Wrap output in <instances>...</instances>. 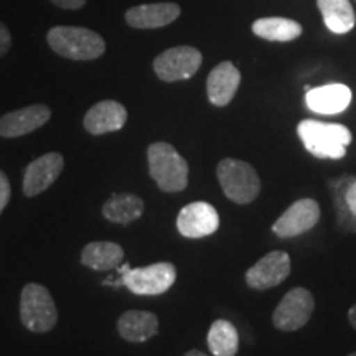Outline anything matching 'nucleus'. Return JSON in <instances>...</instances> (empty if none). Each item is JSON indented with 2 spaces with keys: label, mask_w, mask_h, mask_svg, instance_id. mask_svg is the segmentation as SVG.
<instances>
[{
  "label": "nucleus",
  "mask_w": 356,
  "mask_h": 356,
  "mask_svg": "<svg viewBox=\"0 0 356 356\" xmlns=\"http://www.w3.org/2000/svg\"><path fill=\"white\" fill-rule=\"evenodd\" d=\"M203 63L202 51L193 47L168 48L154 60V71L165 83L185 81L197 74Z\"/></svg>",
  "instance_id": "nucleus-7"
},
{
  "label": "nucleus",
  "mask_w": 356,
  "mask_h": 356,
  "mask_svg": "<svg viewBox=\"0 0 356 356\" xmlns=\"http://www.w3.org/2000/svg\"><path fill=\"white\" fill-rule=\"evenodd\" d=\"M65 168V159L60 152L44 154L29 163L24 173L25 197H38L58 180Z\"/></svg>",
  "instance_id": "nucleus-12"
},
{
  "label": "nucleus",
  "mask_w": 356,
  "mask_h": 356,
  "mask_svg": "<svg viewBox=\"0 0 356 356\" xmlns=\"http://www.w3.org/2000/svg\"><path fill=\"white\" fill-rule=\"evenodd\" d=\"M208 348L215 356H236L239 350V335L228 320H215L208 330Z\"/></svg>",
  "instance_id": "nucleus-23"
},
{
  "label": "nucleus",
  "mask_w": 356,
  "mask_h": 356,
  "mask_svg": "<svg viewBox=\"0 0 356 356\" xmlns=\"http://www.w3.org/2000/svg\"><path fill=\"white\" fill-rule=\"evenodd\" d=\"M181 8L178 3L160 2V3H144L129 8L124 15L126 24L137 30H154L163 29L170 25L180 17Z\"/></svg>",
  "instance_id": "nucleus-14"
},
{
  "label": "nucleus",
  "mask_w": 356,
  "mask_h": 356,
  "mask_svg": "<svg viewBox=\"0 0 356 356\" xmlns=\"http://www.w3.org/2000/svg\"><path fill=\"white\" fill-rule=\"evenodd\" d=\"M353 181V177H341L338 180L332 181L333 198H335L337 208V221L340 229L345 233H355L356 231V216L350 211L348 203H346V188Z\"/></svg>",
  "instance_id": "nucleus-24"
},
{
  "label": "nucleus",
  "mask_w": 356,
  "mask_h": 356,
  "mask_svg": "<svg viewBox=\"0 0 356 356\" xmlns=\"http://www.w3.org/2000/svg\"><path fill=\"white\" fill-rule=\"evenodd\" d=\"M10 197H12L10 181H8L7 173L0 170V215H2L3 210L7 208L8 202H10Z\"/></svg>",
  "instance_id": "nucleus-25"
},
{
  "label": "nucleus",
  "mask_w": 356,
  "mask_h": 356,
  "mask_svg": "<svg viewBox=\"0 0 356 356\" xmlns=\"http://www.w3.org/2000/svg\"><path fill=\"white\" fill-rule=\"evenodd\" d=\"M118 332L126 341L142 343L159 333V318L152 312L127 310L118 320Z\"/></svg>",
  "instance_id": "nucleus-18"
},
{
  "label": "nucleus",
  "mask_w": 356,
  "mask_h": 356,
  "mask_svg": "<svg viewBox=\"0 0 356 356\" xmlns=\"http://www.w3.org/2000/svg\"><path fill=\"white\" fill-rule=\"evenodd\" d=\"M317 6L330 32L343 35L353 30L356 17L350 0H317Z\"/></svg>",
  "instance_id": "nucleus-21"
},
{
  "label": "nucleus",
  "mask_w": 356,
  "mask_h": 356,
  "mask_svg": "<svg viewBox=\"0 0 356 356\" xmlns=\"http://www.w3.org/2000/svg\"><path fill=\"white\" fill-rule=\"evenodd\" d=\"M307 108L317 114H340L351 102V91L348 86L340 83L325 84L307 91Z\"/></svg>",
  "instance_id": "nucleus-17"
},
{
  "label": "nucleus",
  "mask_w": 356,
  "mask_h": 356,
  "mask_svg": "<svg viewBox=\"0 0 356 356\" xmlns=\"http://www.w3.org/2000/svg\"><path fill=\"white\" fill-rule=\"evenodd\" d=\"M348 356H356V351H355V353H351V355H348Z\"/></svg>",
  "instance_id": "nucleus-31"
},
{
  "label": "nucleus",
  "mask_w": 356,
  "mask_h": 356,
  "mask_svg": "<svg viewBox=\"0 0 356 356\" xmlns=\"http://www.w3.org/2000/svg\"><path fill=\"white\" fill-rule=\"evenodd\" d=\"M252 33L267 42H292L302 35V25L282 17H266L252 24Z\"/></svg>",
  "instance_id": "nucleus-22"
},
{
  "label": "nucleus",
  "mask_w": 356,
  "mask_h": 356,
  "mask_svg": "<svg viewBox=\"0 0 356 356\" xmlns=\"http://www.w3.org/2000/svg\"><path fill=\"white\" fill-rule=\"evenodd\" d=\"M149 173L165 193H178L188 185V162L167 142H154L147 149Z\"/></svg>",
  "instance_id": "nucleus-3"
},
{
  "label": "nucleus",
  "mask_w": 356,
  "mask_h": 356,
  "mask_svg": "<svg viewBox=\"0 0 356 356\" xmlns=\"http://www.w3.org/2000/svg\"><path fill=\"white\" fill-rule=\"evenodd\" d=\"M50 2L63 10H79L86 6L88 0H50Z\"/></svg>",
  "instance_id": "nucleus-27"
},
{
  "label": "nucleus",
  "mask_w": 356,
  "mask_h": 356,
  "mask_svg": "<svg viewBox=\"0 0 356 356\" xmlns=\"http://www.w3.org/2000/svg\"><path fill=\"white\" fill-rule=\"evenodd\" d=\"M124 261V249L118 243L95 241L89 243L81 251V264L92 270L118 269Z\"/></svg>",
  "instance_id": "nucleus-20"
},
{
  "label": "nucleus",
  "mask_w": 356,
  "mask_h": 356,
  "mask_svg": "<svg viewBox=\"0 0 356 356\" xmlns=\"http://www.w3.org/2000/svg\"><path fill=\"white\" fill-rule=\"evenodd\" d=\"M315 300L310 291L296 287L289 291L273 314L274 327L280 332H296L305 327L314 314Z\"/></svg>",
  "instance_id": "nucleus-8"
},
{
  "label": "nucleus",
  "mask_w": 356,
  "mask_h": 356,
  "mask_svg": "<svg viewBox=\"0 0 356 356\" xmlns=\"http://www.w3.org/2000/svg\"><path fill=\"white\" fill-rule=\"evenodd\" d=\"M348 320H350L351 327H353L356 330V304L351 305V309L348 310Z\"/></svg>",
  "instance_id": "nucleus-29"
},
{
  "label": "nucleus",
  "mask_w": 356,
  "mask_h": 356,
  "mask_svg": "<svg viewBox=\"0 0 356 356\" xmlns=\"http://www.w3.org/2000/svg\"><path fill=\"white\" fill-rule=\"evenodd\" d=\"M346 203H348L350 211L356 216V178H353V181L346 188Z\"/></svg>",
  "instance_id": "nucleus-28"
},
{
  "label": "nucleus",
  "mask_w": 356,
  "mask_h": 356,
  "mask_svg": "<svg viewBox=\"0 0 356 356\" xmlns=\"http://www.w3.org/2000/svg\"><path fill=\"white\" fill-rule=\"evenodd\" d=\"M51 119V109L44 104H32L12 111L0 118V137L17 139L38 131Z\"/></svg>",
  "instance_id": "nucleus-13"
},
{
  "label": "nucleus",
  "mask_w": 356,
  "mask_h": 356,
  "mask_svg": "<svg viewBox=\"0 0 356 356\" xmlns=\"http://www.w3.org/2000/svg\"><path fill=\"white\" fill-rule=\"evenodd\" d=\"M118 269L122 274V286L136 296H160L167 292L177 279V269L170 262H157L137 269L124 264Z\"/></svg>",
  "instance_id": "nucleus-6"
},
{
  "label": "nucleus",
  "mask_w": 356,
  "mask_h": 356,
  "mask_svg": "<svg viewBox=\"0 0 356 356\" xmlns=\"http://www.w3.org/2000/svg\"><path fill=\"white\" fill-rule=\"evenodd\" d=\"M291 257L286 251H270L246 273V284L256 291H267L291 275Z\"/></svg>",
  "instance_id": "nucleus-9"
},
{
  "label": "nucleus",
  "mask_w": 356,
  "mask_h": 356,
  "mask_svg": "<svg viewBox=\"0 0 356 356\" xmlns=\"http://www.w3.org/2000/svg\"><path fill=\"white\" fill-rule=\"evenodd\" d=\"M12 48V35L8 32L6 24L0 22V58L6 56Z\"/></svg>",
  "instance_id": "nucleus-26"
},
{
  "label": "nucleus",
  "mask_w": 356,
  "mask_h": 356,
  "mask_svg": "<svg viewBox=\"0 0 356 356\" xmlns=\"http://www.w3.org/2000/svg\"><path fill=\"white\" fill-rule=\"evenodd\" d=\"M218 181L222 193L231 202L248 204L254 202L261 191V180L254 167L238 159H222L216 167Z\"/></svg>",
  "instance_id": "nucleus-5"
},
{
  "label": "nucleus",
  "mask_w": 356,
  "mask_h": 356,
  "mask_svg": "<svg viewBox=\"0 0 356 356\" xmlns=\"http://www.w3.org/2000/svg\"><path fill=\"white\" fill-rule=\"evenodd\" d=\"M241 84V73L231 61H222L211 70L207 79L208 99L216 108L228 106Z\"/></svg>",
  "instance_id": "nucleus-16"
},
{
  "label": "nucleus",
  "mask_w": 356,
  "mask_h": 356,
  "mask_svg": "<svg viewBox=\"0 0 356 356\" xmlns=\"http://www.w3.org/2000/svg\"><path fill=\"white\" fill-rule=\"evenodd\" d=\"M47 42L56 55L73 61H92L106 53L104 38L86 26H53Z\"/></svg>",
  "instance_id": "nucleus-1"
},
{
  "label": "nucleus",
  "mask_w": 356,
  "mask_h": 356,
  "mask_svg": "<svg viewBox=\"0 0 356 356\" xmlns=\"http://www.w3.org/2000/svg\"><path fill=\"white\" fill-rule=\"evenodd\" d=\"M20 320L26 330L48 333L56 327L58 310L50 291L42 284L30 282L20 293Z\"/></svg>",
  "instance_id": "nucleus-4"
},
{
  "label": "nucleus",
  "mask_w": 356,
  "mask_h": 356,
  "mask_svg": "<svg viewBox=\"0 0 356 356\" xmlns=\"http://www.w3.org/2000/svg\"><path fill=\"white\" fill-rule=\"evenodd\" d=\"M144 200L134 193H114L102 207V215L115 225H131L144 215Z\"/></svg>",
  "instance_id": "nucleus-19"
},
{
  "label": "nucleus",
  "mask_w": 356,
  "mask_h": 356,
  "mask_svg": "<svg viewBox=\"0 0 356 356\" xmlns=\"http://www.w3.org/2000/svg\"><path fill=\"white\" fill-rule=\"evenodd\" d=\"M297 134L305 149L317 159H343L351 144L350 129L341 124L305 119L297 126Z\"/></svg>",
  "instance_id": "nucleus-2"
},
{
  "label": "nucleus",
  "mask_w": 356,
  "mask_h": 356,
  "mask_svg": "<svg viewBox=\"0 0 356 356\" xmlns=\"http://www.w3.org/2000/svg\"><path fill=\"white\" fill-rule=\"evenodd\" d=\"M185 356H208V355L203 353V351H200V350H190L188 353H185Z\"/></svg>",
  "instance_id": "nucleus-30"
},
{
  "label": "nucleus",
  "mask_w": 356,
  "mask_h": 356,
  "mask_svg": "<svg viewBox=\"0 0 356 356\" xmlns=\"http://www.w3.org/2000/svg\"><path fill=\"white\" fill-rule=\"evenodd\" d=\"M177 228L178 233L188 239L207 238L220 228V216L210 203L193 202L178 213Z\"/></svg>",
  "instance_id": "nucleus-10"
},
{
  "label": "nucleus",
  "mask_w": 356,
  "mask_h": 356,
  "mask_svg": "<svg viewBox=\"0 0 356 356\" xmlns=\"http://www.w3.org/2000/svg\"><path fill=\"white\" fill-rule=\"evenodd\" d=\"M318 220V203L312 198H302L282 213V216L273 225V231L279 238H296L310 231Z\"/></svg>",
  "instance_id": "nucleus-11"
},
{
  "label": "nucleus",
  "mask_w": 356,
  "mask_h": 356,
  "mask_svg": "<svg viewBox=\"0 0 356 356\" xmlns=\"http://www.w3.org/2000/svg\"><path fill=\"white\" fill-rule=\"evenodd\" d=\"M127 109L121 102L106 99L97 102L88 111L83 119V126L91 136H104L109 132H118L126 126Z\"/></svg>",
  "instance_id": "nucleus-15"
}]
</instances>
